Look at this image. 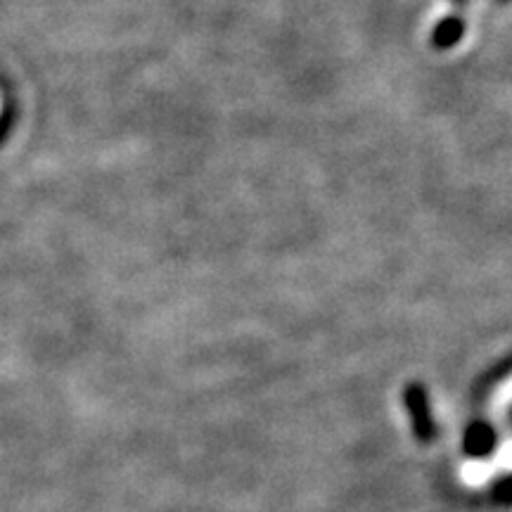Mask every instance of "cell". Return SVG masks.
Masks as SVG:
<instances>
[{"mask_svg": "<svg viewBox=\"0 0 512 512\" xmlns=\"http://www.w3.org/2000/svg\"><path fill=\"white\" fill-rule=\"evenodd\" d=\"M503 460H505V463H508V465L512 467V446H510V448H505V453H503Z\"/></svg>", "mask_w": 512, "mask_h": 512, "instance_id": "obj_4", "label": "cell"}, {"mask_svg": "<svg viewBox=\"0 0 512 512\" xmlns=\"http://www.w3.org/2000/svg\"><path fill=\"white\" fill-rule=\"evenodd\" d=\"M494 444V434L491 430H486L484 425H477L475 430L470 432V437H467V451L470 453H486L489 451V446Z\"/></svg>", "mask_w": 512, "mask_h": 512, "instance_id": "obj_2", "label": "cell"}, {"mask_svg": "<svg viewBox=\"0 0 512 512\" xmlns=\"http://www.w3.org/2000/svg\"><path fill=\"white\" fill-rule=\"evenodd\" d=\"M494 401L498 403V406H505V403L512 401V377H510L508 382H503L501 387H498Z\"/></svg>", "mask_w": 512, "mask_h": 512, "instance_id": "obj_3", "label": "cell"}, {"mask_svg": "<svg viewBox=\"0 0 512 512\" xmlns=\"http://www.w3.org/2000/svg\"><path fill=\"white\" fill-rule=\"evenodd\" d=\"M406 406L408 413H411L413 420V430L418 434L420 441H432L434 439V422H432V413H430V403H427V394L420 384H411L406 389Z\"/></svg>", "mask_w": 512, "mask_h": 512, "instance_id": "obj_1", "label": "cell"}]
</instances>
